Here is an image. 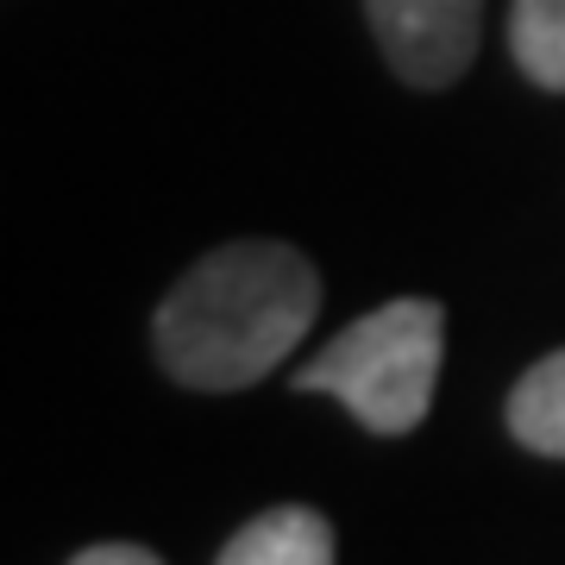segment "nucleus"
<instances>
[{
	"mask_svg": "<svg viewBox=\"0 0 565 565\" xmlns=\"http://www.w3.org/2000/svg\"><path fill=\"white\" fill-rule=\"evenodd\" d=\"M509 51L527 82L565 95V0H515L509 7Z\"/></svg>",
	"mask_w": 565,
	"mask_h": 565,
	"instance_id": "6",
	"label": "nucleus"
},
{
	"mask_svg": "<svg viewBox=\"0 0 565 565\" xmlns=\"http://www.w3.org/2000/svg\"><path fill=\"white\" fill-rule=\"evenodd\" d=\"M214 565H333V527L321 509L277 503L252 515Z\"/></svg>",
	"mask_w": 565,
	"mask_h": 565,
	"instance_id": "4",
	"label": "nucleus"
},
{
	"mask_svg": "<svg viewBox=\"0 0 565 565\" xmlns=\"http://www.w3.org/2000/svg\"><path fill=\"white\" fill-rule=\"evenodd\" d=\"M440 302L427 296L384 302L359 315L345 333H333L327 352H315L296 371V390H321L345 403L371 434H408L440 384Z\"/></svg>",
	"mask_w": 565,
	"mask_h": 565,
	"instance_id": "2",
	"label": "nucleus"
},
{
	"mask_svg": "<svg viewBox=\"0 0 565 565\" xmlns=\"http://www.w3.org/2000/svg\"><path fill=\"white\" fill-rule=\"evenodd\" d=\"M321 315V277L296 245L239 239L207 252L158 308V359L189 390H245L277 371Z\"/></svg>",
	"mask_w": 565,
	"mask_h": 565,
	"instance_id": "1",
	"label": "nucleus"
},
{
	"mask_svg": "<svg viewBox=\"0 0 565 565\" xmlns=\"http://www.w3.org/2000/svg\"><path fill=\"white\" fill-rule=\"evenodd\" d=\"M70 565H163V559L145 553V546H132V541H102V546H82Z\"/></svg>",
	"mask_w": 565,
	"mask_h": 565,
	"instance_id": "7",
	"label": "nucleus"
},
{
	"mask_svg": "<svg viewBox=\"0 0 565 565\" xmlns=\"http://www.w3.org/2000/svg\"><path fill=\"white\" fill-rule=\"evenodd\" d=\"M509 434H515L527 452L565 459V345L546 352L522 384L509 390Z\"/></svg>",
	"mask_w": 565,
	"mask_h": 565,
	"instance_id": "5",
	"label": "nucleus"
},
{
	"mask_svg": "<svg viewBox=\"0 0 565 565\" xmlns=\"http://www.w3.org/2000/svg\"><path fill=\"white\" fill-rule=\"evenodd\" d=\"M364 20L396 76L415 88H446L478 51L484 0H364Z\"/></svg>",
	"mask_w": 565,
	"mask_h": 565,
	"instance_id": "3",
	"label": "nucleus"
}]
</instances>
